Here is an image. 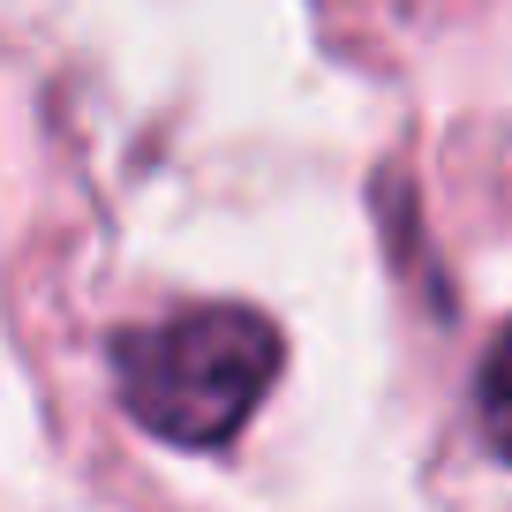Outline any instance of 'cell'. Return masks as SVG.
Masks as SVG:
<instances>
[{
  "label": "cell",
  "instance_id": "obj_1",
  "mask_svg": "<svg viewBox=\"0 0 512 512\" xmlns=\"http://www.w3.org/2000/svg\"><path fill=\"white\" fill-rule=\"evenodd\" d=\"M279 324L241 302H204L113 339V392L166 445H226L279 377Z\"/></svg>",
  "mask_w": 512,
  "mask_h": 512
},
{
  "label": "cell",
  "instance_id": "obj_2",
  "mask_svg": "<svg viewBox=\"0 0 512 512\" xmlns=\"http://www.w3.org/2000/svg\"><path fill=\"white\" fill-rule=\"evenodd\" d=\"M475 415H482V437L512 460V324L490 339V354L475 369Z\"/></svg>",
  "mask_w": 512,
  "mask_h": 512
}]
</instances>
